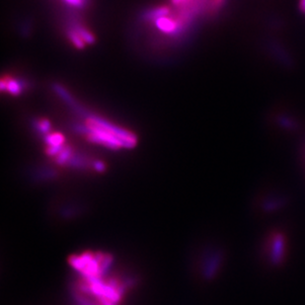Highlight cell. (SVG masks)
I'll return each mask as SVG.
<instances>
[{"label":"cell","instance_id":"obj_8","mask_svg":"<svg viewBox=\"0 0 305 305\" xmlns=\"http://www.w3.org/2000/svg\"><path fill=\"white\" fill-rule=\"evenodd\" d=\"M298 8L300 13L305 16V0H300L298 2Z\"/></svg>","mask_w":305,"mask_h":305},{"label":"cell","instance_id":"obj_2","mask_svg":"<svg viewBox=\"0 0 305 305\" xmlns=\"http://www.w3.org/2000/svg\"><path fill=\"white\" fill-rule=\"evenodd\" d=\"M265 48L268 54L284 68H290L292 66V56L282 42L274 38L268 40L265 42Z\"/></svg>","mask_w":305,"mask_h":305},{"label":"cell","instance_id":"obj_5","mask_svg":"<svg viewBox=\"0 0 305 305\" xmlns=\"http://www.w3.org/2000/svg\"><path fill=\"white\" fill-rule=\"evenodd\" d=\"M1 89H2V91H7L10 94L17 95V94L21 93L22 86H21V84L18 81L14 80V79H11V78H8V79L2 78Z\"/></svg>","mask_w":305,"mask_h":305},{"label":"cell","instance_id":"obj_6","mask_svg":"<svg viewBox=\"0 0 305 305\" xmlns=\"http://www.w3.org/2000/svg\"><path fill=\"white\" fill-rule=\"evenodd\" d=\"M38 126L42 132H48L50 130V122L46 120H42L38 122Z\"/></svg>","mask_w":305,"mask_h":305},{"label":"cell","instance_id":"obj_3","mask_svg":"<svg viewBox=\"0 0 305 305\" xmlns=\"http://www.w3.org/2000/svg\"><path fill=\"white\" fill-rule=\"evenodd\" d=\"M274 124L278 128L284 132H296L300 128V120L288 110L276 111L272 116Z\"/></svg>","mask_w":305,"mask_h":305},{"label":"cell","instance_id":"obj_1","mask_svg":"<svg viewBox=\"0 0 305 305\" xmlns=\"http://www.w3.org/2000/svg\"><path fill=\"white\" fill-rule=\"evenodd\" d=\"M80 130L89 140L113 150L132 148L136 144V138L132 134L95 116L87 118L85 126L80 128Z\"/></svg>","mask_w":305,"mask_h":305},{"label":"cell","instance_id":"obj_4","mask_svg":"<svg viewBox=\"0 0 305 305\" xmlns=\"http://www.w3.org/2000/svg\"><path fill=\"white\" fill-rule=\"evenodd\" d=\"M270 261L272 265H280L284 260L286 254V237L284 234L276 232L270 239Z\"/></svg>","mask_w":305,"mask_h":305},{"label":"cell","instance_id":"obj_7","mask_svg":"<svg viewBox=\"0 0 305 305\" xmlns=\"http://www.w3.org/2000/svg\"><path fill=\"white\" fill-rule=\"evenodd\" d=\"M66 3H68L70 5L72 6H74V7H81L85 4V1L86 0H64Z\"/></svg>","mask_w":305,"mask_h":305},{"label":"cell","instance_id":"obj_9","mask_svg":"<svg viewBox=\"0 0 305 305\" xmlns=\"http://www.w3.org/2000/svg\"><path fill=\"white\" fill-rule=\"evenodd\" d=\"M304 157H305V146H304Z\"/></svg>","mask_w":305,"mask_h":305}]
</instances>
